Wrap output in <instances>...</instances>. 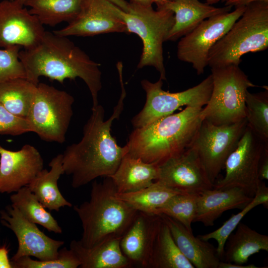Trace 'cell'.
I'll list each match as a JSON object with an SVG mask.
<instances>
[{"label":"cell","mask_w":268,"mask_h":268,"mask_svg":"<svg viewBox=\"0 0 268 268\" xmlns=\"http://www.w3.org/2000/svg\"><path fill=\"white\" fill-rule=\"evenodd\" d=\"M108 7L125 23L127 34H137L142 42V51L138 68L154 67L162 80H166L164 64L163 43L174 22L173 12L167 9L154 10L151 6H144L129 2L128 13L107 0H104Z\"/></svg>","instance_id":"6"},{"label":"cell","mask_w":268,"mask_h":268,"mask_svg":"<svg viewBox=\"0 0 268 268\" xmlns=\"http://www.w3.org/2000/svg\"><path fill=\"white\" fill-rule=\"evenodd\" d=\"M11 205L29 221L39 224L49 232L61 234L62 229L50 212L39 201L27 186L10 196Z\"/></svg>","instance_id":"30"},{"label":"cell","mask_w":268,"mask_h":268,"mask_svg":"<svg viewBox=\"0 0 268 268\" xmlns=\"http://www.w3.org/2000/svg\"><path fill=\"white\" fill-rule=\"evenodd\" d=\"M19 58L25 68L26 79L34 84L45 76L63 83L65 80L82 79L92 99V109L98 105V94L102 85L100 64L90 57L67 37L45 31L35 47L20 50Z\"/></svg>","instance_id":"2"},{"label":"cell","mask_w":268,"mask_h":268,"mask_svg":"<svg viewBox=\"0 0 268 268\" xmlns=\"http://www.w3.org/2000/svg\"><path fill=\"white\" fill-rule=\"evenodd\" d=\"M228 0H220V1H221L222 2H226Z\"/></svg>","instance_id":"46"},{"label":"cell","mask_w":268,"mask_h":268,"mask_svg":"<svg viewBox=\"0 0 268 268\" xmlns=\"http://www.w3.org/2000/svg\"><path fill=\"white\" fill-rule=\"evenodd\" d=\"M115 4L124 11L128 13L130 11V3L125 0H107Z\"/></svg>","instance_id":"41"},{"label":"cell","mask_w":268,"mask_h":268,"mask_svg":"<svg viewBox=\"0 0 268 268\" xmlns=\"http://www.w3.org/2000/svg\"><path fill=\"white\" fill-rule=\"evenodd\" d=\"M245 6L208 18L180 38L177 55L180 61L191 64L198 75L203 74L208 66L211 48L242 15Z\"/></svg>","instance_id":"12"},{"label":"cell","mask_w":268,"mask_h":268,"mask_svg":"<svg viewBox=\"0 0 268 268\" xmlns=\"http://www.w3.org/2000/svg\"><path fill=\"white\" fill-rule=\"evenodd\" d=\"M212 89L201 112L202 120L216 125H229L246 118L245 98L253 84L239 66L211 68Z\"/></svg>","instance_id":"7"},{"label":"cell","mask_w":268,"mask_h":268,"mask_svg":"<svg viewBox=\"0 0 268 268\" xmlns=\"http://www.w3.org/2000/svg\"><path fill=\"white\" fill-rule=\"evenodd\" d=\"M45 31L44 25L24 5L16 0L0 1V47L31 49L39 43Z\"/></svg>","instance_id":"15"},{"label":"cell","mask_w":268,"mask_h":268,"mask_svg":"<svg viewBox=\"0 0 268 268\" xmlns=\"http://www.w3.org/2000/svg\"><path fill=\"white\" fill-rule=\"evenodd\" d=\"M199 195L179 193L159 208L157 214H164L181 223L193 232L192 224L195 217Z\"/></svg>","instance_id":"33"},{"label":"cell","mask_w":268,"mask_h":268,"mask_svg":"<svg viewBox=\"0 0 268 268\" xmlns=\"http://www.w3.org/2000/svg\"><path fill=\"white\" fill-rule=\"evenodd\" d=\"M158 176L159 166L145 162L127 153L110 177L117 193H126L149 186Z\"/></svg>","instance_id":"23"},{"label":"cell","mask_w":268,"mask_h":268,"mask_svg":"<svg viewBox=\"0 0 268 268\" xmlns=\"http://www.w3.org/2000/svg\"><path fill=\"white\" fill-rule=\"evenodd\" d=\"M30 132L26 119L16 116L0 103V134L16 136Z\"/></svg>","instance_id":"36"},{"label":"cell","mask_w":268,"mask_h":268,"mask_svg":"<svg viewBox=\"0 0 268 268\" xmlns=\"http://www.w3.org/2000/svg\"><path fill=\"white\" fill-rule=\"evenodd\" d=\"M121 239L104 241L90 248L84 247L79 240L71 241L69 249L79 260L80 268H129L132 267L123 254Z\"/></svg>","instance_id":"22"},{"label":"cell","mask_w":268,"mask_h":268,"mask_svg":"<svg viewBox=\"0 0 268 268\" xmlns=\"http://www.w3.org/2000/svg\"><path fill=\"white\" fill-rule=\"evenodd\" d=\"M82 0H27L24 6L43 25L54 27L71 22L78 14Z\"/></svg>","instance_id":"27"},{"label":"cell","mask_w":268,"mask_h":268,"mask_svg":"<svg viewBox=\"0 0 268 268\" xmlns=\"http://www.w3.org/2000/svg\"><path fill=\"white\" fill-rule=\"evenodd\" d=\"M268 145L247 125L236 148L226 159L224 176L213 184L215 189L237 187L254 198L258 185L259 162Z\"/></svg>","instance_id":"11"},{"label":"cell","mask_w":268,"mask_h":268,"mask_svg":"<svg viewBox=\"0 0 268 268\" xmlns=\"http://www.w3.org/2000/svg\"><path fill=\"white\" fill-rule=\"evenodd\" d=\"M38 150L30 144L12 151L0 145V193L17 192L28 185L44 169Z\"/></svg>","instance_id":"16"},{"label":"cell","mask_w":268,"mask_h":268,"mask_svg":"<svg viewBox=\"0 0 268 268\" xmlns=\"http://www.w3.org/2000/svg\"><path fill=\"white\" fill-rule=\"evenodd\" d=\"M116 190L110 177L92 183L90 199L73 209L81 223L80 243L90 248L104 241L121 239L138 211L116 196Z\"/></svg>","instance_id":"4"},{"label":"cell","mask_w":268,"mask_h":268,"mask_svg":"<svg viewBox=\"0 0 268 268\" xmlns=\"http://www.w3.org/2000/svg\"><path fill=\"white\" fill-rule=\"evenodd\" d=\"M218 268H259V267L253 264L244 265L220 261Z\"/></svg>","instance_id":"39"},{"label":"cell","mask_w":268,"mask_h":268,"mask_svg":"<svg viewBox=\"0 0 268 268\" xmlns=\"http://www.w3.org/2000/svg\"><path fill=\"white\" fill-rule=\"evenodd\" d=\"M202 107H186L144 127L134 128L126 144L127 153L160 165L189 148L202 120Z\"/></svg>","instance_id":"3"},{"label":"cell","mask_w":268,"mask_h":268,"mask_svg":"<svg viewBox=\"0 0 268 268\" xmlns=\"http://www.w3.org/2000/svg\"><path fill=\"white\" fill-rule=\"evenodd\" d=\"M74 102L68 92L39 82L26 118L30 132L45 141L64 143Z\"/></svg>","instance_id":"8"},{"label":"cell","mask_w":268,"mask_h":268,"mask_svg":"<svg viewBox=\"0 0 268 268\" xmlns=\"http://www.w3.org/2000/svg\"><path fill=\"white\" fill-rule=\"evenodd\" d=\"M159 215L169 227L181 252L195 268H218L221 260L216 248L208 241L195 237L175 219L164 214Z\"/></svg>","instance_id":"21"},{"label":"cell","mask_w":268,"mask_h":268,"mask_svg":"<svg viewBox=\"0 0 268 268\" xmlns=\"http://www.w3.org/2000/svg\"><path fill=\"white\" fill-rule=\"evenodd\" d=\"M16 0L18 2H19L20 3H21V4L24 5V3L27 0Z\"/></svg>","instance_id":"45"},{"label":"cell","mask_w":268,"mask_h":268,"mask_svg":"<svg viewBox=\"0 0 268 268\" xmlns=\"http://www.w3.org/2000/svg\"><path fill=\"white\" fill-rule=\"evenodd\" d=\"M262 204L265 208L268 207V188L265 183L261 181L258 185L255 195L252 201L237 214H233L218 229L210 233L199 235L198 236L205 241L215 240L217 243L216 251L217 255L222 261L224 252V245L229 235L235 230L243 218L252 209Z\"/></svg>","instance_id":"31"},{"label":"cell","mask_w":268,"mask_h":268,"mask_svg":"<svg viewBox=\"0 0 268 268\" xmlns=\"http://www.w3.org/2000/svg\"><path fill=\"white\" fill-rule=\"evenodd\" d=\"M153 3H155L157 5V8H159L163 6L165 3L170 0H152Z\"/></svg>","instance_id":"43"},{"label":"cell","mask_w":268,"mask_h":268,"mask_svg":"<svg viewBox=\"0 0 268 268\" xmlns=\"http://www.w3.org/2000/svg\"><path fill=\"white\" fill-rule=\"evenodd\" d=\"M130 2L144 6H151L153 3L152 0H130Z\"/></svg>","instance_id":"42"},{"label":"cell","mask_w":268,"mask_h":268,"mask_svg":"<svg viewBox=\"0 0 268 268\" xmlns=\"http://www.w3.org/2000/svg\"><path fill=\"white\" fill-rule=\"evenodd\" d=\"M247 126L246 118L222 125L202 120L191 146L197 152L212 183L224 169L226 159L236 148Z\"/></svg>","instance_id":"10"},{"label":"cell","mask_w":268,"mask_h":268,"mask_svg":"<svg viewBox=\"0 0 268 268\" xmlns=\"http://www.w3.org/2000/svg\"><path fill=\"white\" fill-rule=\"evenodd\" d=\"M119 79L121 96L111 116L105 121L104 107L99 104L92 109L83 127L81 139L68 145L62 153L65 174L71 176L73 188L82 187L98 177H110L128 152L127 145H119L111 133L113 121L119 118L123 110L126 96L122 75Z\"/></svg>","instance_id":"1"},{"label":"cell","mask_w":268,"mask_h":268,"mask_svg":"<svg viewBox=\"0 0 268 268\" xmlns=\"http://www.w3.org/2000/svg\"></svg>","instance_id":"47"},{"label":"cell","mask_w":268,"mask_h":268,"mask_svg":"<svg viewBox=\"0 0 268 268\" xmlns=\"http://www.w3.org/2000/svg\"><path fill=\"white\" fill-rule=\"evenodd\" d=\"M21 48L13 46L0 49V84L14 78H26L25 68L19 58Z\"/></svg>","instance_id":"35"},{"label":"cell","mask_w":268,"mask_h":268,"mask_svg":"<svg viewBox=\"0 0 268 268\" xmlns=\"http://www.w3.org/2000/svg\"><path fill=\"white\" fill-rule=\"evenodd\" d=\"M268 48V1H254L245 6L241 17L211 48L208 66H239L243 55Z\"/></svg>","instance_id":"5"},{"label":"cell","mask_w":268,"mask_h":268,"mask_svg":"<svg viewBox=\"0 0 268 268\" xmlns=\"http://www.w3.org/2000/svg\"><path fill=\"white\" fill-rule=\"evenodd\" d=\"M10 262L12 268H77L80 265L74 253L66 247L59 250L58 256L54 259L35 260L24 256Z\"/></svg>","instance_id":"34"},{"label":"cell","mask_w":268,"mask_h":268,"mask_svg":"<svg viewBox=\"0 0 268 268\" xmlns=\"http://www.w3.org/2000/svg\"><path fill=\"white\" fill-rule=\"evenodd\" d=\"M232 7H217L199 0H170L157 9H167L174 15V22L166 41H175L187 34L205 19L230 12Z\"/></svg>","instance_id":"20"},{"label":"cell","mask_w":268,"mask_h":268,"mask_svg":"<svg viewBox=\"0 0 268 268\" xmlns=\"http://www.w3.org/2000/svg\"><path fill=\"white\" fill-rule=\"evenodd\" d=\"M162 221L159 214L137 212L120 240L122 251L132 266L147 268L152 245Z\"/></svg>","instance_id":"18"},{"label":"cell","mask_w":268,"mask_h":268,"mask_svg":"<svg viewBox=\"0 0 268 268\" xmlns=\"http://www.w3.org/2000/svg\"><path fill=\"white\" fill-rule=\"evenodd\" d=\"M49 165L50 170L43 169L27 186L46 209L58 211L61 207L72 206L63 197L58 185L60 177L65 174L62 154L53 158Z\"/></svg>","instance_id":"24"},{"label":"cell","mask_w":268,"mask_h":268,"mask_svg":"<svg viewBox=\"0 0 268 268\" xmlns=\"http://www.w3.org/2000/svg\"><path fill=\"white\" fill-rule=\"evenodd\" d=\"M260 180H268V145L266 146L261 156L258 168Z\"/></svg>","instance_id":"37"},{"label":"cell","mask_w":268,"mask_h":268,"mask_svg":"<svg viewBox=\"0 0 268 268\" xmlns=\"http://www.w3.org/2000/svg\"><path fill=\"white\" fill-rule=\"evenodd\" d=\"M147 268H195L180 251L163 220L154 239Z\"/></svg>","instance_id":"26"},{"label":"cell","mask_w":268,"mask_h":268,"mask_svg":"<svg viewBox=\"0 0 268 268\" xmlns=\"http://www.w3.org/2000/svg\"><path fill=\"white\" fill-rule=\"evenodd\" d=\"M205 0L206 1V3L209 4H212L216 3L220 1V0Z\"/></svg>","instance_id":"44"},{"label":"cell","mask_w":268,"mask_h":268,"mask_svg":"<svg viewBox=\"0 0 268 268\" xmlns=\"http://www.w3.org/2000/svg\"><path fill=\"white\" fill-rule=\"evenodd\" d=\"M228 237L222 261L244 265L261 251L268 252V236L261 234L240 222Z\"/></svg>","instance_id":"25"},{"label":"cell","mask_w":268,"mask_h":268,"mask_svg":"<svg viewBox=\"0 0 268 268\" xmlns=\"http://www.w3.org/2000/svg\"><path fill=\"white\" fill-rule=\"evenodd\" d=\"M245 106L247 125L264 142L268 143V89L257 93L248 91Z\"/></svg>","instance_id":"32"},{"label":"cell","mask_w":268,"mask_h":268,"mask_svg":"<svg viewBox=\"0 0 268 268\" xmlns=\"http://www.w3.org/2000/svg\"><path fill=\"white\" fill-rule=\"evenodd\" d=\"M156 181L181 193L200 195L213 188L192 146L159 165Z\"/></svg>","instance_id":"14"},{"label":"cell","mask_w":268,"mask_h":268,"mask_svg":"<svg viewBox=\"0 0 268 268\" xmlns=\"http://www.w3.org/2000/svg\"><path fill=\"white\" fill-rule=\"evenodd\" d=\"M145 92L146 101L142 110L132 120L134 128L146 126L162 117L173 114L180 107L205 105L212 89V77L208 75L199 84L186 90L170 92L162 89L163 80L151 82L147 79L141 81Z\"/></svg>","instance_id":"9"},{"label":"cell","mask_w":268,"mask_h":268,"mask_svg":"<svg viewBox=\"0 0 268 268\" xmlns=\"http://www.w3.org/2000/svg\"><path fill=\"white\" fill-rule=\"evenodd\" d=\"M256 1H268V0H228L225 2V5L230 6L231 7L246 6L250 3Z\"/></svg>","instance_id":"40"},{"label":"cell","mask_w":268,"mask_h":268,"mask_svg":"<svg viewBox=\"0 0 268 268\" xmlns=\"http://www.w3.org/2000/svg\"><path fill=\"white\" fill-rule=\"evenodd\" d=\"M179 193H181L156 181L149 186L136 191L126 193L116 192V196L137 211L157 214L159 208Z\"/></svg>","instance_id":"29"},{"label":"cell","mask_w":268,"mask_h":268,"mask_svg":"<svg viewBox=\"0 0 268 268\" xmlns=\"http://www.w3.org/2000/svg\"><path fill=\"white\" fill-rule=\"evenodd\" d=\"M53 32L65 37H87L114 32L127 33V30L123 21L108 7L104 0H82L76 16L66 27Z\"/></svg>","instance_id":"17"},{"label":"cell","mask_w":268,"mask_h":268,"mask_svg":"<svg viewBox=\"0 0 268 268\" xmlns=\"http://www.w3.org/2000/svg\"><path fill=\"white\" fill-rule=\"evenodd\" d=\"M253 198L237 187L207 190L198 195L194 222L212 226L222 214L230 209H242Z\"/></svg>","instance_id":"19"},{"label":"cell","mask_w":268,"mask_h":268,"mask_svg":"<svg viewBox=\"0 0 268 268\" xmlns=\"http://www.w3.org/2000/svg\"><path fill=\"white\" fill-rule=\"evenodd\" d=\"M37 85L24 78L2 82L0 84V103L13 114L26 119Z\"/></svg>","instance_id":"28"},{"label":"cell","mask_w":268,"mask_h":268,"mask_svg":"<svg viewBox=\"0 0 268 268\" xmlns=\"http://www.w3.org/2000/svg\"><path fill=\"white\" fill-rule=\"evenodd\" d=\"M0 219L3 226L14 233L18 241L17 250L10 261L24 256L34 257L41 261L54 259L58 256L60 248L65 243L47 236L11 204L0 210Z\"/></svg>","instance_id":"13"},{"label":"cell","mask_w":268,"mask_h":268,"mask_svg":"<svg viewBox=\"0 0 268 268\" xmlns=\"http://www.w3.org/2000/svg\"><path fill=\"white\" fill-rule=\"evenodd\" d=\"M9 250L5 245L0 246V268H12L8 257Z\"/></svg>","instance_id":"38"}]
</instances>
